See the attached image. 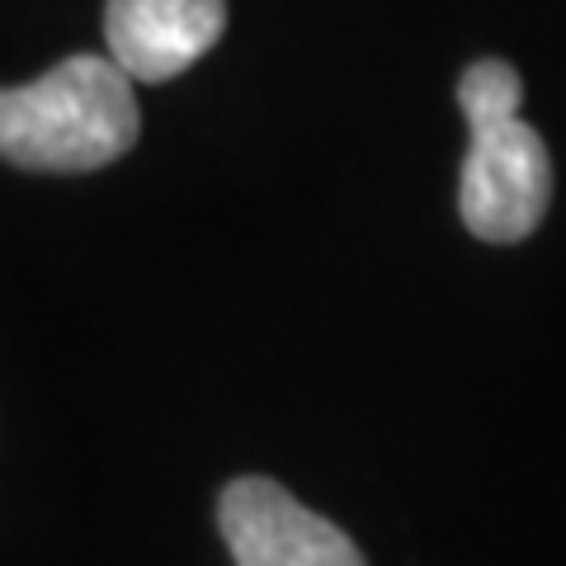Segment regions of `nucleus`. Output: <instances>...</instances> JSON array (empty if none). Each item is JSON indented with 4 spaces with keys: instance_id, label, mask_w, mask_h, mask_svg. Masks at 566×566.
<instances>
[{
    "instance_id": "f257e3e1",
    "label": "nucleus",
    "mask_w": 566,
    "mask_h": 566,
    "mask_svg": "<svg viewBox=\"0 0 566 566\" xmlns=\"http://www.w3.org/2000/svg\"><path fill=\"white\" fill-rule=\"evenodd\" d=\"M133 76L114 57L76 52L29 85L0 91V161L85 175L133 151L142 133Z\"/></svg>"
},
{
    "instance_id": "f03ea898",
    "label": "nucleus",
    "mask_w": 566,
    "mask_h": 566,
    "mask_svg": "<svg viewBox=\"0 0 566 566\" xmlns=\"http://www.w3.org/2000/svg\"><path fill=\"white\" fill-rule=\"evenodd\" d=\"M524 81L501 57H482L458 76L468 118V156L458 175V212L476 241L515 245L538 232L553 203V156L520 118Z\"/></svg>"
},
{
    "instance_id": "7ed1b4c3",
    "label": "nucleus",
    "mask_w": 566,
    "mask_h": 566,
    "mask_svg": "<svg viewBox=\"0 0 566 566\" xmlns=\"http://www.w3.org/2000/svg\"><path fill=\"white\" fill-rule=\"evenodd\" d=\"M218 528L237 566H364L340 524L293 501L270 476H237L218 501Z\"/></svg>"
},
{
    "instance_id": "20e7f679",
    "label": "nucleus",
    "mask_w": 566,
    "mask_h": 566,
    "mask_svg": "<svg viewBox=\"0 0 566 566\" xmlns=\"http://www.w3.org/2000/svg\"><path fill=\"white\" fill-rule=\"evenodd\" d=\"M227 33V0H109V57L142 85L175 81Z\"/></svg>"
}]
</instances>
